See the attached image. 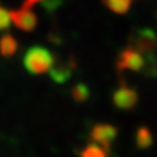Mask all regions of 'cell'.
I'll return each mask as SVG.
<instances>
[{
    "label": "cell",
    "instance_id": "obj_13",
    "mask_svg": "<svg viewBox=\"0 0 157 157\" xmlns=\"http://www.w3.org/2000/svg\"><path fill=\"white\" fill-rule=\"evenodd\" d=\"M40 2H42V0H25V2H24V4H22V6H26V8H30V9H32V8L35 6V4L40 3Z\"/></svg>",
    "mask_w": 157,
    "mask_h": 157
},
{
    "label": "cell",
    "instance_id": "obj_1",
    "mask_svg": "<svg viewBox=\"0 0 157 157\" xmlns=\"http://www.w3.org/2000/svg\"><path fill=\"white\" fill-rule=\"evenodd\" d=\"M24 66L31 74H44L51 72L55 66L53 55L42 46H33L25 53Z\"/></svg>",
    "mask_w": 157,
    "mask_h": 157
},
{
    "label": "cell",
    "instance_id": "obj_2",
    "mask_svg": "<svg viewBox=\"0 0 157 157\" xmlns=\"http://www.w3.org/2000/svg\"><path fill=\"white\" fill-rule=\"evenodd\" d=\"M116 66L119 71H140L145 66L144 53L137 51L135 47L129 46L120 53Z\"/></svg>",
    "mask_w": 157,
    "mask_h": 157
},
{
    "label": "cell",
    "instance_id": "obj_9",
    "mask_svg": "<svg viewBox=\"0 0 157 157\" xmlns=\"http://www.w3.org/2000/svg\"><path fill=\"white\" fill-rule=\"evenodd\" d=\"M108 155H109L108 150L94 142H90L81 151V157H108Z\"/></svg>",
    "mask_w": 157,
    "mask_h": 157
},
{
    "label": "cell",
    "instance_id": "obj_5",
    "mask_svg": "<svg viewBox=\"0 0 157 157\" xmlns=\"http://www.w3.org/2000/svg\"><path fill=\"white\" fill-rule=\"evenodd\" d=\"M132 47H135L141 53H152L153 50L157 47V36L153 31L144 29L139 31L135 36Z\"/></svg>",
    "mask_w": 157,
    "mask_h": 157
},
{
    "label": "cell",
    "instance_id": "obj_11",
    "mask_svg": "<svg viewBox=\"0 0 157 157\" xmlns=\"http://www.w3.org/2000/svg\"><path fill=\"white\" fill-rule=\"evenodd\" d=\"M72 97L78 103L86 101L88 99V97H89V89H88V87L84 86V84H77L72 89Z\"/></svg>",
    "mask_w": 157,
    "mask_h": 157
},
{
    "label": "cell",
    "instance_id": "obj_10",
    "mask_svg": "<svg viewBox=\"0 0 157 157\" xmlns=\"http://www.w3.org/2000/svg\"><path fill=\"white\" fill-rule=\"evenodd\" d=\"M51 77L53 81L58 83H63L71 77V69L69 67H64V66H59V67L53 66V68L51 69Z\"/></svg>",
    "mask_w": 157,
    "mask_h": 157
},
{
    "label": "cell",
    "instance_id": "obj_7",
    "mask_svg": "<svg viewBox=\"0 0 157 157\" xmlns=\"http://www.w3.org/2000/svg\"><path fill=\"white\" fill-rule=\"evenodd\" d=\"M19 44L16 38L10 33L0 37V55L3 57H11L17 52Z\"/></svg>",
    "mask_w": 157,
    "mask_h": 157
},
{
    "label": "cell",
    "instance_id": "obj_12",
    "mask_svg": "<svg viewBox=\"0 0 157 157\" xmlns=\"http://www.w3.org/2000/svg\"><path fill=\"white\" fill-rule=\"evenodd\" d=\"M11 16H10V11L6 10L5 8L0 6V31L8 30L10 24H11Z\"/></svg>",
    "mask_w": 157,
    "mask_h": 157
},
{
    "label": "cell",
    "instance_id": "obj_8",
    "mask_svg": "<svg viewBox=\"0 0 157 157\" xmlns=\"http://www.w3.org/2000/svg\"><path fill=\"white\" fill-rule=\"evenodd\" d=\"M132 2L134 0H103L104 5L109 10H111L115 14H120V15L126 14L130 10Z\"/></svg>",
    "mask_w": 157,
    "mask_h": 157
},
{
    "label": "cell",
    "instance_id": "obj_6",
    "mask_svg": "<svg viewBox=\"0 0 157 157\" xmlns=\"http://www.w3.org/2000/svg\"><path fill=\"white\" fill-rule=\"evenodd\" d=\"M113 101L114 105L119 109H131L135 106L136 101H137V94L134 89L129 88V87H120L113 97Z\"/></svg>",
    "mask_w": 157,
    "mask_h": 157
},
{
    "label": "cell",
    "instance_id": "obj_4",
    "mask_svg": "<svg viewBox=\"0 0 157 157\" xmlns=\"http://www.w3.org/2000/svg\"><path fill=\"white\" fill-rule=\"evenodd\" d=\"M10 16L14 25L21 31L31 32L37 26V16L30 8L21 6L17 10H13L10 11Z\"/></svg>",
    "mask_w": 157,
    "mask_h": 157
},
{
    "label": "cell",
    "instance_id": "obj_3",
    "mask_svg": "<svg viewBox=\"0 0 157 157\" xmlns=\"http://www.w3.org/2000/svg\"><path fill=\"white\" fill-rule=\"evenodd\" d=\"M116 135H117V130L115 126L109 125V124H97L93 126L90 131V140L92 142L109 151L110 146L116 139Z\"/></svg>",
    "mask_w": 157,
    "mask_h": 157
}]
</instances>
